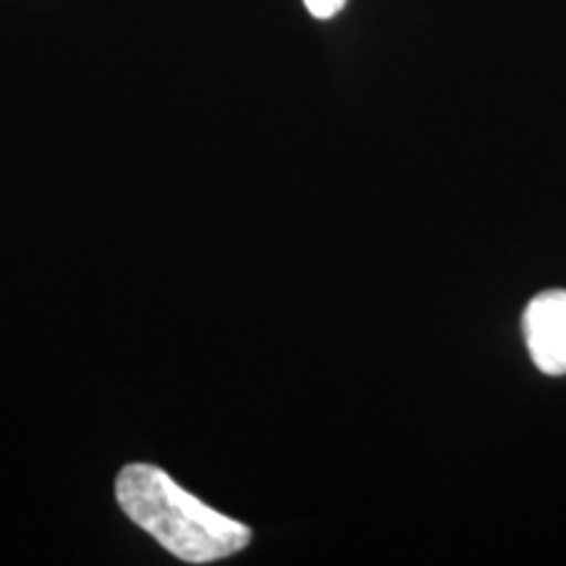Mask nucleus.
Returning a JSON list of instances; mask_svg holds the SVG:
<instances>
[{"instance_id":"nucleus-1","label":"nucleus","mask_w":566,"mask_h":566,"mask_svg":"<svg viewBox=\"0 0 566 566\" xmlns=\"http://www.w3.org/2000/svg\"><path fill=\"white\" fill-rule=\"evenodd\" d=\"M116 499L134 525L187 564H212L244 551L252 530L205 504L155 464H126Z\"/></svg>"},{"instance_id":"nucleus-2","label":"nucleus","mask_w":566,"mask_h":566,"mask_svg":"<svg viewBox=\"0 0 566 566\" xmlns=\"http://www.w3.org/2000/svg\"><path fill=\"white\" fill-rule=\"evenodd\" d=\"M525 338L535 367L546 375L566 373V292L537 294L527 304Z\"/></svg>"},{"instance_id":"nucleus-3","label":"nucleus","mask_w":566,"mask_h":566,"mask_svg":"<svg viewBox=\"0 0 566 566\" xmlns=\"http://www.w3.org/2000/svg\"><path fill=\"white\" fill-rule=\"evenodd\" d=\"M304 9L313 13L315 19H334L336 13L344 11L346 0H302Z\"/></svg>"}]
</instances>
